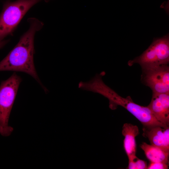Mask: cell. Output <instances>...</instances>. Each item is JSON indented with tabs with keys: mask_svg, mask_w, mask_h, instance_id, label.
I'll return each instance as SVG.
<instances>
[{
	"mask_svg": "<svg viewBox=\"0 0 169 169\" xmlns=\"http://www.w3.org/2000/svg\"><path fill=\"white\" fill-rule=\"evenodd\" d=\"M147 106L158 121L169 126V93H152L151 101Z\"/></svg>",
	"mask_w": 169,
	"mask_h": 169,
	"instance_id": "cell-7",
	"label": "cell"
},
{
	"mask_svg": "<svg viewBox=\"0 0 169 169\" xmlns=\"http://www.w3.org/2000/svg\"><path fill=\"white\" fill-rule=\"evenodd\" d=\"M28 22L29 24L28 30L13 49L0 62V71L25 73L35 79L47 92V90L42 85L38 76L33 60L34 36L36 32L42 28L44 24L34 18H28Z\"/></svg>",
	"mask_w": 169,
	"mask_h": 169,
	"instance_id": "cell-1",
	"label": "cell"
},
{
	"mask_svg": "<svg viewBox=\"0 0 169 169\" xmlns=\"http://www.w3.org/2000/svg\"><path fill=\"white\" fill-rule=\"evenodd\" d=\"M96 92L109 100L110 109L115 110L118 106L123 107L138 119L143 126H169L158 121L147 106H141L136 103L130 96L125 98L121 96L104 82L97 86Z\"/></svg>",
	"mask_w": 169,
	"mask_h": 169,
	"instance_id": "cell-2",
	"label": "cell"
},
{
	"mask_svg": "<svg viewBox=\"0 0 169 169\" xmlns=\"http://www.w3.org/2000/svg\"><path fill=\"white\" fill-rule=\"evenodd\" d=\"M21 81V78L14 72L0 85V134L3 136H9L13 131L8 122Z\"/></svg>",
	"mask_w": 169,
	"mask_h": 169,
	"instance_id": "cell-3",
	"label": "cell"
},
{
	"mask_svg": "<svg viewBox=\"0 0 169 169\" xmlns=\"http://www.w3.org/2000/svg\"><path fill=\"white\" fill-rule=\"evenodd\" d=\"M51 0H44V1L46 2H49V1H50Z\"/></svg>",
	"mask_w": 169,
	"mask_h": 169,
	"instance_id": "cell-15",
	"label": "cell"
},
{
	"mask_svg": "<svg viewBox=\"0 0 169 169\" xmlns=\"http://www.w3.org/2000/svg\"><path fill=\"white\" fill-rule=\"evenodd\" d=\"M7 42V41L4 40L0 41V49L4 46Z\"/></svg>",
	"mask_w": 169,
	"mask_h": 169,
	"instance_id": "cell-13",
	"label": "cell"
},
{
	"mask_svg": "<svg viewBox=\"0 0 169 169\" xmlns=\"http://www.w3.org/2000/svg\"><path fill=\"white\" fill-rule=\"evenodd\" d=\"M147 169H167L168 164L162 162H150Z\"/></svg>",
	"mask_w": 169,
	"mask_h": 169,
	"instance_id": "cell-12",
	"label": "cell"
},
{
	"mask_svg": "<svg viewBox=\"0 0 169 169\" xmlns=\"http://www.w3.org/2000/svg\"><path fill=\"white\" fill-rule=\"evenodd\" d=\"M99 74L101 76V77H102L104 76L105 74V72L104 71H102L100 72Z\"/></svg>",
	"mask_w": 169,
	"mask_h": 169,
	"instance_id": "cell-14",
	"label": "cell"
},
{
	"mask_svg": "<svg viewBox=\"0 0 169 169\" xmlns=\"http://www.w3.org/2000/svg\"><path fill=\"white\" fill-rule=\"evenodd\" d=\"M169 63V36L168 34L154 39L152 43L140 56L128 62L131 66L139 64L141 68L168 64Z\"/></svg>",
	"mask_w": 169,
	"mask_h": 169,
	"instance_id": "cell-5",
	"label": "cell"
},
{
	"mask_svg": "<svg viewBox=\"0 0 169 169\" xmlns=\"http://www.w3.org/2000/svg\"><path fill=\"white\" fill-rule=\"evenodd\" d=\"M142 136L149 140L151 144L169 152V127L143 126Z\"/></svg>",
	"mask_w": 169,
	"mask_h": 169,
	"instance_id": "cell-8",
	"label": "cell"
},
{
	"mask_svg": "<svg viewBox=\"0 0 169 169\" xmlns=\"http://www.w3.org/2000/svg\"><path fill=\"white\" fill-rule=\"evenodd\" d=\"M141 80L150 87L152 93H169V67L168 64L142 68Z\"/></svg>",
	"mask_w": 169,
	"mask_h": 169,
	"instance_id": "cell-6",
	"label": "cell"
},
{
	"mask_svg": "<svg viewBox=\"0 0 169 169\" xmlns=\"http://www.w3.org/2000/svg\"><path fill=\"white\" fill-rule=\"evenodd\" d=\"M122 133L124 137V148L128 157L136 155V138L139 134L138 127L131 123H125L122 126Z\"/></svg>",
	"mask_w": 169,
	"mask_h": 169,
	"instance_id": "cell-9",
	"label": "cell"
},
{
	"mask_svg": "<svg viewBox=\"0 0 169 169\" xmlns=\"http://www.w3.org/2000/svg\"><path fill=\"white\" fill-rule=\"evenodd\" d=\"M41 0H16L4 3L0 14V41L11 34L26 13Z\"/></svg>",
	"mask_w": 169,
	"mask_h": 169,
	"instance_id": "cell-4",
	"label": "cell"
},
{
	"mask_svg": "<svg viewBox=\"0 0 169 169\" xmlns=\"http://www.w3.org/2000/svg\"><path fill=\"white\" fill-rule=\"evenodd\" d=\"M140 147L150 162H162L169 164V152L145 142L141 144Z\"/></svg>",
	"mask_w": 169,
	"mask_h": 169,
	"instance_id": "cell-10",
	"label": "cell"
},
{
	"mask_svg": "<svg viewBox=\"0 0 169 169\" xmlns=\"http://www.w3.org/2000/svg\"><path fill=\"white\" fill-rule=\"evenodd\" d=\"M128 158V164L126 169H146L147 165L146 161L140 159L136 155Z\"/></svg>",
	"mask_w": 169,
	"mask_h": 169,
	"instance_id": "cell-11",
	"label": "cell"
}]
</instances>
